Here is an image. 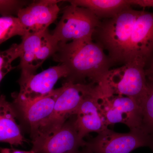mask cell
<instances>
[{"instance_id":"cell-1","label":"cell","mask_w":153,"mask_h":153,"mask_svg":"<svg viewBox=\"0 0 153 153\" xmlns=\"http://www.w3.org/2000/svg\"><path fill=\"white\" fill-rule=\"evenodd\" d=\"M53 59L66 66L67 81L99 85L112 65L102 47L92 39L59 44Z\"/></svg>"},{"instance_id":"cell-2","label":"cell","mask_w":153,"mask_h":153,"mask_svg":"<svg viewBox=\"0 0 153 153\" xmlns=\"http://www.w3.org/2000/svg\"><path fill=\"white\" fill-rule=\"evenodd\" d=\"M140 12L130 7L100 21L96 29L93 38L95 37L96 43L105 50L112 64L128 63L131 38Z\"/></svg>"},{"instance_id":"cell-3","label":"cell","mask_w":153,"mask_h":153,"mask_svg":"<svg viewBox=\"0 0 153 153\" xmlns=\"http://www.w3.org/2000/svg\"><path fill=\"white\" fill-rule=\"evenodd\" d=\"M97 85L66 81L60 87L52 113L44 121L34 138L39 136L51 134L60 128L66 121L75 115L85 97L92 92Z\"/></svg>"},{"instance_id":"cell-4","label":"cell","mask_w":153,"mask_h":153,"mask_svg":"<svg viewBox=\"0 0 153 153\" xmlns=\"http://www.w3.org/2000/svg\"><path fill=\"white\" fill-rule=\"evenodd\" d=\"M99 85L105 93L128 97L141 107L148 88L145 67L128 63L111 69Z\"/></svg>"},{"instance_id":"cell-5","label":"cell","mask_w":153,"mask_h":153,"mask_svg":"<svg viewBox=\"0 0 153 153\" xmlns=\"http://www.w3.org/2000/svg\"><path fill=\"white\" fill-rule=\"evenodd\" d=\"M100 22L88 9L70 4L64 8L61 19L51 34L59 44L93 39Z\"/></svg>"},{"instance_id":"cell-6","label":"cell","mask_w":153,"mask_h":153,"mask_svg":"<svg viewBox=\"0 0 153 153\" xmlns=\"http://www.w3.org/2000/svg\"><path fill=\"white\" fill-rule=\"evenodd\" d=\"M98 104L107 127L120 123L127 126L130 130L143 128L141 107L133 99L105 93L100 87Z\"/></svg>"},{"instance_id":"cell-7","label":"cell","mask_w":153,"mask_h":153,"mask_svg":"<svg viewBox=\"0 0 153 153\" xmlns=\"http://www.w3.org/2000/svg\"><path fill=\"white\" fill-rule=\"evenodd\" d=\"M142 147L153 148V137L143 129L120 133L107 128L86 142L85 147L94 153H130Z\"/></svg>"},{"instance_id":"cell-8","label":"cell","mask_w":153,"mask_h":153,"mask_svg":"<svg viewBox=\"0 0 153 153\" xmlns=\"http://www.w3.org/2000/svg\"><path fill=\"white\" fill-rule=\"evenodd\" d=\"M19 44L21 54L19 67L22 73L35 74L47 58L57 51L58 42L48 30L42 33H27Z\"/></svg>"},{"instance_id":"cell-9","label":"cell","mask_w":153,"mask_h":153,"mask_svg":"<svg viewBox=\"0 0 153 153\" xmlns=\"http://www.w3.org/2000/svg\"><path fill=\"white\" fill-rule=\"evenodd\" d=\"M68 74V69L61 64L37 74L22 73L18 80L20 91L13 93L12 97L15 100L25 102L44 97L54 90L53 88L59 79L67 78Z\"/></svg>"},{"instance_id":"cell-10","label":"cell","mask_w":153,"mask_h":153,"mask_svg":"<svg viewBox=\"0 0 153 153\" xmlns=\"http://www.w3.org/2000/svg\"><path fill=\"white\" fill-rule=\"evenodd\" d=\"M32 143V149L38 153H80L86 145V141L79 136L75 115L53 133L37 137Z\"/></svg>"},{"instance_id":"cell-11","label":"cell","mask_w":153,"mask_h":153,"mask_svg":"<svg viewBox=\"0 0 153 153\" xmlns=\"http://www.w3.org/2000/svg\"><path fill=\"white\" fill-rule=\"evenodd\" d=\"M60 91V88L54 89L48 95L33 101L13 100L12 102L21 127L30 133L31 139L36 136L42 124L52 113Z\"/></svg>"},{"instance_id":"cell-12","label":"cell","mask_w":153,"mask_h":153,"mask_svg":"<svg viewBox=\"0 0 153 153\" xmlns=\"http://www.w3.org/2000/svg\"><path fill=\"white\" fill-rule=\"evenodd\" d=\"M153 54V13L140 11L130 43L128 63L146 68Z\"/></svg>"},{"instance_id":"cell-13","label":"cell","mask_w":153,"mask_h":153,"mask_svg":"<svg viewBox=\"0 0 153 153\" xmlns=\"http://www.w3.org/2000/svg\"><path fill=\"white\" fill-rule=\"evenodd\" d=\"M57 0L34 1L21 9L17 13L20 23L27 33H42L57 19L60 11Z\"/></svg>"},{"instance_id":"cell-14","label":"cell","mask_w":153,"mask_h":153,"mask_svg":"<svg viewBox=\"0 0 153 153\" xmlns=\"http://www.w3.org/2000/svg\"><path fill=\"white\" fill-rule=\"evenodd\" d=\"M100 85L85 97L75 114V124L80 138L90 133L101 132L108 128L100 111L98 97Z\"/></svg>"},{"instance_id":"cell-15","label":"cell","mask_w":153,"mask_h":153,"mask_svg":"<svg viewBox=\"0 0 153 153\" xmlns=\"http://www.w3.org/2000/svg\"><path fill=\"white\" fill-rule=\"evenodd\" d=\"M16 119L13 105L6 100L5 96L2 94L0 96V143L19 146L27 142Z\"/></svg>"},{"instance_id":"cell-16","label":"cell","mask_w":153,"mask_h":153,"mask_svg":"<svg viewBox=\"0 0 153 153\" xmlns=\"http://www.w3.org/2000/svg\"><path fill=\"white\" fill-rule=\"evenodd\" d=\"M70 4L90 10L99 19L112 18L131 7L129 0H71Z\"/></svg>"},{"instance_id":"cell-17","label":"cell","mask_w":153,"mask_h":153,"mask_svg":"<svg viewBox=\"0 0 153 153\" xmlns=\"http://www.w3.org/2000/svg\"><path fill=\"white\" fill-rule=\"evenodd\" d=\"M25 34L26 32L17 17H0V45L14 36L22 37Z\"/></svg>"},{"instance_id":"cell-18","label":"cell","mask_w":153,"mask_h":153,"mask_svg":"<svg viewBox=\"0 0 153 153\" xmlns=\"http://www.w3.org/2000/svg\"><path fill=\"white\" fill-rule=\"evenodd\" d=\"M148 88L142 105L143 128L153 137V83L148 82Z\"/></svg>"},{"instance_id":"cell-19","label":"cell","mask_w":153,"mask_h":153,"mask_svg":"<svg viewBox=\"0 0 153 153\" xmlns=\"http://www.w3.org/2000/svg\"><path fill=\"white\" fill-rule=\"evenodd\" d=\"M21 54L19 44H13L8 49L0 52V83L5 76L13 69L12 63Z\"/></svg>"},{"instance_id":"cell-20","label":"cell","mask_w":153,"mask_h":153,"mask_svg":"<svg viewBox=\"0 0 153 153\" xmlns=\"http://www.w3.org/2000/svg\"><path fill=\"white\" fill-rule=\"evenodd\" d=\"M28 1L18 0H0V15L2 16L17 14L21 9L28 5Z\"/></svg>"},{"instance_id":"cell-21","label":"cell","mask_w":153,"mask_h":153,"mask_svg":"<svg viewBox=\"0 0 153 153\" xmlns=\"http://www.w3.org/2000/svg\"><path fill=\"white\" fill-rule=\"evenodd\" d=\"M131 6L135 5L142 7L153 8V0H129Z\"/></svg>"},{"instance_id":"cell-22","label":"cell","mask_w":153,"mask_h":153,"mask_svg":"<svg viewBox=\"0 0 153 153\" xmlns=\"http://www.w3.org/2000/svg\"><path fill=\"white\" fill-rule=\"evenodd\" d=\"M149 63V65L147 68H145V73L148 82L153 83V54Z\"/></svg>"},{"instance_id":"cell-23","label":"cell","mask_w":153,"mask_h":153,"mask_svg":"<svg viewBox=\"0 0 153 153\" xmlns=\"http://www.w3.org/2000/svg\"><path fill=\"white\" fill-rule=\"evenodd\" d=\"M0 153H38L33 150L30 151H22L14 148H0Z\"/></svg>"},{"instance_id":"cell-24","label":"cell","mask_w":153,"mask_h":153,"mask_svg":"<svg viewBox=\"0 0 153 153\" xmlns=\"http://www.w3.org/2000/svg\"><path fill=\"white\" fill-rule=\"evenodd\" d=\"M80 153H94L85 147L83 148Z\"/></svg>"},{"instance_id":"cell-25","label":"cell","mask_w":153,"mask_h":153,"mask_svg":"<svg viewBox=\"0 0 153 153\" xmlns=\"http://www.w3.org/2000/svg\"><path fill=\"white\" fill-rule=\"evenodd\" d=\"M152 151H153V149H152Z\"/></svg>"}]
</instances>
